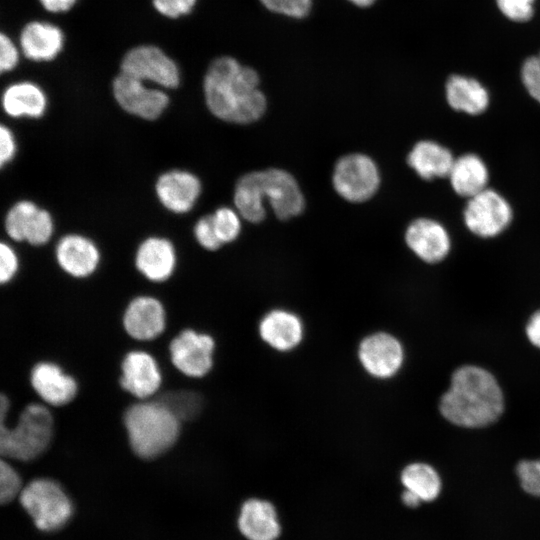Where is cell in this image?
I'll return each mask as SVG.
<instances>
[{
	"label": "cell",
	"mask_w": 540,
	"mask_h": 540,
	"mask_svg": "<svg viewBox=\"0 0 540 540\" xmlns=\"http://www.w3.org/2000/svg\"><path fill=\"white\" fill-rule=\"evenodd\" d=\"M259 84L255 69L230 56L218 57L210 63L203 81L207 107L227 122H254L264 114L267 105Z\"/></svg>",
	"instance_id": "1"
},
{
	"label": "cell",
	"mask_w": 540,
	"mask_h": 540,
	"mask_svg": "<svg viewBox=\"0 0 540 540\" xmlns=\"http://www.w3.org/2000/svg\"><path fill=\"white\" fill-rule=\"evenodd\" d=\"M441 415L453 425L479 429L495 423L504 411V396L488 370L464 365L456 369L439 403Z\"/></svg>",
	"instance_id": "2"
},
{
	"label": "cell",
	"mask_w": 540,
	"mask_h": 540,
	"mask_svg": "<svg viewBox=\"0 0 540 540\" xmlns=\"http://www.w3.org/2000/svg\"><path fill=\"white\" fill-rule=\"evenodd\" d=\"M265 198L279 219L296 216L304 208V198L296 180L284 170L254 171L237 182L234 203L246 220L258 223L265 218Z\"/></svg>",
	"instance_id": "3"
},
{
	"label": "cell",
	"mask_w": 540,
	"mask_h": 540,
	"mask_svg": "<svg viewBox=\"0 0 540 540\" xmlns=\"http://www.w3.org/2000/svg\"><path fill=\"white\" fill-rule=\"evenodd\" d=\"M124 425L132 450L143 459L165 453L176 442L180 430V421L158 400L129 407Z\"/></svg>",
	"instance_id": "4"
},
{
	"label": "cell",
	"mask_w": 540,
	"mask_h": 540,
	"mask_svg": "<svg viewBox=\"0 0 540 540\" xmlns=\"http://www.w3.org/2000/svg\"><path fill=\"white\" fill-rule=\"evenodd\" d=\"M53 434V419L40 404H29L21 412L16 426L7 427L0 419V453L21 461L38 457L48 447Z\"/></svg>",
	"instance_id": "5"
},
{
	"label": "cell",
	"mask_w": 540,
	"mask_h": 540,
	"mask_svg": "<svg viewBox=\"0 0 540 540\" xmlns=\"http://www.w3.org/2000/svg\"><path fill=\"white\" fill-rule=\"evenodd\" d=\"M22 507L43 531L61 528L72 514L71 502L61 486L51 479H35L20 492Z\"/></svg>",
	"instance_id": "6"
},
{
	"label": "cell",
	"mask_w": 540,
	"mask_h": 540,
	"mask_svg": "<svg viewBox=\"0 0 540 540\" xmlns=\"http://www.w3.org/2000/svg\"><path fill=\"white\" fill-rule=\"evenodd\" d=\"M463 218L471 233L481 238H493L510 225L513 210L503 195L486 188L468 199Z\"/></svg>",
	"instance_id": "7"
},
{
	"label": "cell",
	"mask_w": 540,
	"mask_h": 540,
	"mask_svg": "<svg viewBox=\"0 0 540 540\" xmlns=\"http://www.w3.org/2000/svg\"><path fill=\"white\" fill-rule=\"evenodd\" d=\"M333 186L336 192L350 202H363L371 198L380 184L376 164L363 154H349L335 165Z\"/></svg>",
	"instance_id": "8"
},
{
	"label": "cell",
	"mask_w": 540,
	"mask_h": 540,
	"mask_svg": "<svg viewBox=\"0 0 540 540\" xmlns=\"http://www.w3.org/2000/svg\"><path fill=\"white\" fill-rule=\"evenodd\" d=\"M357 357L362 369L371 377L387 380L402 368L404 348L400 340L386 331H374L359 342Z\"/></svg>",
	"instance_id": "9"
},
{
	"label": "cell",
	"mask_w": 540,
	"mask_h": 540,
	"mask_svg": "<svg viewBox=\"0 0 540 540\" xmlns=\"http://www.w3.org/2000/svg\"><path fill=\"white\" fill-rule=\"evenodd\" d=\"M121 73L164 88H176L180 82L176 63L160 48L141 45L130 49L122 58Z\"/></svg>",
	"instance_id": "10"
},
{
	"label": "cell",
	"mask_w": 540,
	"mask_h": 540,
	"mask_svg": "<svg viewBox=\"0 0 540 540\" xmlns=\"http://www.w3.org/2000/svg\"><path fill=\"white\" fill-rule=\"evenodd\" d=\"M112 90L124 111L145 120L157 119L169 103L162 90L148 88L143 81L121 72L114 78Z\"/></svg>",
	"instance_id": "11"
},
{
	"label": "cell",
	"mask_w": 540,
	"mask_h": 540,
	"mask_svg": "<svg viewBox=\"0 0 540 540\" xmlns=\"http://www.w3.org/2000/svg\"><path fill=\"white\" fill-rule=\"evenodd\" d=\"M169 349L174 366L189 377H203L212 369L215 340L209 334L184 330Z\"/></svg>",
	"instance_id": "12"
},
{
	"label": "cell",
	"mask_w": 540,
	"mask_h": 540,
	"mask_svg": "<svg viewBox=\"0 0 540 540\" xmlns=\"http://www.w3.org/2000/svg\"><path fill=\"white\" fill-rule=\"evenodd\" d=\"M257 332L261 341L273 351L289 353L302 344L305 325L297 313L276 308L260 318Z\"/></svg>",
	"instance_id": "13"
},
{
	"label": "cell",
	"mask_w": 540,
	"mask_h": 540,
	"mask_svg": "<svg viewBox=\"0 0 540 540\" xmlns=\"http://www.w3.org/2000/svg\"><path fill=\"white\" fill-rule=\"evenodd\" d=\"M405 242L418 258L429 264L444 260L451 249V238L447 229L430 218L412 221L406 229Z\"/></svg>",
	"instance_id": "14"
},
{
	"label": "cell",
	"mask_w": 540,
	"mask_h": 540,
	"mask_svg": "<svg viewBox=\"0 0 540 540\" xmlns=\"http://www.w3.org/2000/svg\"><path fill=\"white\" fill-rule=\"evenodd\" d=\"M155 191L160 203L167 210L183 214L195 205L201 193V183L190 172L171 170L159 176Z\"/></svg>",
	"instance_id": "15"
},
{
	"label": "cell",
	"mask_w": 540,
	"mask_h": 540,
	"mask_svg": "<svg viewBox=\"0 0 540 540\" xmlns=\"http://www.w3.org/2000/svg\"><path fill=\"white\" fill-rule=\"evenodd\" d=\"M55 255L62 270L76 278L91 275L100 261V253L94 242L79 234L62 237L57 243Z\"/></svg>",
	"instance_id": "16"
},
{
	"label": "cell",
	"mask_w": 540,
	"mask_h": 540,
	"mask_svg": "<svg viewBox=\"0 0 540 540\" xmlns=\"http://www.w3.org/2000/svg\"><path fill=\"white\" fill-rule=\"evenodd\" d=\"M123 324L131 337L138 340L153 339L164 330V308L161 302L153 297H137L125 310Z\"/></svg>",
	"instance_id": "17"
},
{
	"label": "cell",
	"mask_w": 540,
	"mask_h": 540,
	"mask_svg": "<svg viewBox=\"0 0 540 540\" xmlns=\"http://www.w3.org/2000/svg\"><path fill=\"white\" fill-rule=\"evenodd\" d=\"M122 387L138 398L154 394L161 383V374L154 358L143 351H133L122 362Z\"/></svg>",
	"instance_id": "18"
},
{
	"label": "cell",
	"mask_w": 540,
	"mask_h": 540,
	"mask_svg": "<svg viewBox=\"0 0 540 540\" xmlns=\"http://www.w3.org/2000/svg\"><path fill=\"white\" fill-rule=\"evenodd\" d=\"M135 265L139 272L154 282L167 280L176 266V251L165 238L150 237L138 247Z\"/></svg>",
	"instance_id": "19"
},
{
	"label": "cell",
	"mask_w": 540,
	"mask_h": 540,
	"mask_svg": "<svg viewBox=\"0 0 540 540\" xmlns=\"http://www.w3.org/2000/svg\"><path fill=\"white\" fill-rule=\"evenodd\" d=\"M31 384L45 402L54 406L69 403L77 393L75 380L49 362H41L33 367Z\"/></svg>",
	"instance_id": "20"
},
{
	"label": "cell",
	"mask_w": 540,
	"mask_h": 540,
	"mask_svg": "<svg viewBox=\"0 0 540 540\" xmlns=\"http://www.w3.org/2000/svg\"><path fill=\"white\" fill-rule=\"evenodd\" d=\"M20 46L28 59L50 61L63 47V34L52 24L33 21L23 27L20 33Z\"/></svg>",
	"instance_id": "21"
},
{
	"label": "cell",
	"mask_w": 540,
	"mask_h": 540,
	"mask_svg": "<svg viewBox=\"0 0 540 540\" xmlns=\"http://www.w3.org/2000/svg\"><path fill=\"white\" fill-rule=\"evenodd\" d=\"M455 158L445 146L432 141L417 142L408 154V165L425 180L448 177Z\"/></svg>",
	"instance_id": "22"
},
{
	"label": "cell",
	"mask_w": 540,
	"mask_h": 540,
	"mask_svg": "<svg viewBox=\"0 0 540 540\" xmlns=\"http://www.w3.org/2000/svg\"><path fill=\"white\" fill-rule=\"evenodd\" d=\"M238 525L241 533L249 540H275L280 533L274 506L256 498L243 504Z\"/></svg>",
	"instance_id": "23"
},
{
	"label": "cell",
	"mask_w": 540,
	"mask_h": 540,
	"mask_svg": "<svg viewBox=\"0 0 540 540\" xmlns=\"http://www.w3.org/2000/svg\"><path fill=\"white\" fill-rule=\"evenodd\" d=\"M448 178L453 191L469 199L488 188L489 171L478 155L466 153L455 158Z\"/></svg>",
	"instance_id": "24"
},
{
	"label": "cell",
	"mask_w": 540,
	"mask_h": 540,
	"mask_svg": "<svg viewBox=\"0 0 540 540\" xmlns=\"http://www.w3.org/2000/svg\"><path fill=\"white\" fill-rule=\"evenodd\" d=\"M446 100L449 106L459 112L478 115L489 105V94L486 88L476 79L452 75L445 86Z\"/></svg>",
	"instance_id": "25"
},
{
	"label": "cell",
	"mask_w": 540,
	"mask_h": 540,
	"mask_svg": "<svg viewBox=\"0 0 540 540\" xmlns=\"http://www.w3.org/2000/svg\"><path fill=\"white\" fill-rule=\"evenodd\" d=\"M2 106L11 117H41L47 106L44 92L31 82H19L8 86L2 95Z\"/></svg>",
	"instance_id": "26"
},
{
	"label": "cell",
	"mask_w": 540,
	"mask_h": 540,
	"mask_svg": "<svg viewBox=\"0 0 540 540\" xmlns=\"http://www.w3.org/2000/svg\"><path fill=\"white\" fill-rule=\"evenodd\" d=\"M402 485L422 502L435 500L442 488L438 472L429 464L414 462L406 465L400 475Z\"/></svg>",
	"instance_id": "27"
},
{
	"label": "cell",
	"mask_w": 540,
	"mask_h": 540,
	"mask_svg": "<svg viewBox=\"0 0 540 540\" xmlns=\"http://www.w3.org/2000/svg\"><path fill=\"white\" fill-rule=\"evenodd\" d=\"M165 407L181 422L200 415L204 399L200 393L190 390L168 391L158 398Z\"/></svg>",
	"instance_id": "28"
},
{
	"label": "cell",
	"mask_w": 540,
	"mask_h": 540,
	"mask_svg": "<svg viewBox=\"0 0 540 540\" xmlns=\"http://www.w3.org/2000/svg\"><path fill=\"white\" fill-rule=\"evenodd\" d=\"M39 207L29 200L15 203L5 217V231L15 241H25L29 226Z\"/></svg>",
	"instance_id": "29"
},
{
	"label": "cell",
	"mask_w": 540,
	"mask_h": 540,
	"mask_svg": "<svg viewBox=\"0 0 540 540\" xmlns=\"http://www.w3.org/2000/svg\"><path fill=\"white\" fill-rule=\"evenodd\" d=\"M216 233L222 243L235 240L241 230L238 214L231 208L221 207L212 214Z\"/></svg>",
	"instance_id": "30"
},
{
	"label": "cell",
	"mask_w": 540,
	"mask_h": 540,
	"mask_svg": "<svg viewBox=\"0 0 540 540\" xmlns=\"http://www.w3.org/2000/svg\"><path fill=\"white\" fill-rule=\"evenodd\" d=\"M54 230L53 219L48 211L39 208L28 229L25 241L40 246L47 243Z\"/></svg>",
	"instance_id": "31"
},
{
	"label": "cell",
	"mask_w": 540,
	"mask_h": 540,
	"mask_svg": "<svg viewBox=\"0 0 540 540\" xmlns=\"http://www.w3.org/2000/svg\"><path fill=\"white\" fill-rule=\"evenodd\" d=\"M516 474L522 489L540 497V459H524L518 462Z\"/></svg>",
	"instance_id": "32"
},
{
	"label": "cell",
	"mask_w": 540,
	"mask_h": 540,
	"mask_svg": "<svg viewBox=\"0 0 540 540\" xmlns=\"http://www.w3.org/2000/svg\"><path fill=\"white\" fill-rule=\"evenodd\" d=\"M269 11L296 19L305 18L312 8V0H259Z\"/></svg>",
	"instance_id": "33"
},
{
	"label": "cell",
	"mask_w": 540,
	"mask_h": 540,
	"mask_svg": "<svg viewBox=\"0 0 540 540\" xmlns=\"http://www.w3.org/2000/svg\"><path fill=\"white\" fill-rule=\"evenodd\" d=\"M21 479L15 469L4 460L0 462V501L8 503L21 492Z\"/></svg>",
	"instance_id": "34"
},
{
	"label": "cell",
	"mask_w": 540,
	"mask_h": 540,
	"mask_svg": "<svg viewBox=\"0 0 540 540\" xmlns=\"http://www.w3.org/2000/svg\"><path fill=\"white\" fill-rule=\"evenodd\" d=\"M521 78L530 96L540 103V54L523 63Z\"/></svg>",
	"instance_id": "35"
},
{
	"label": "cell",
	"mask_w": 540,
	"mask_h": 540,
	"mask_svg": "<svg viewBox=\"0 0 540 540\" xmlns=\"http://www.w3.org/2000/svg\"><path fill=\"white\" fill-rule=\"evenodd\" d=\"M194 236L197 242L207 250H217L223 244L216 233L212 215H206L197 221Z\"/></svg>",
	"instance_id": "36"
},
{
	"label": "cell",
	"mask_w": 540,
	"mask_h": 540,
	"mask_svg": "<svg viewBox=\"0 0 540 540\" xmlns=\"http://www.w3.org/2000/svg\"><path fill=\"white\" fill-rule=\"evenodd\" d=\"M500 11L510 20L524 22L533 15L534 0H496Z\"/></svg>",
	"instance_id": "37"
},
{
	"label": "cell",
	"mask_w": 540,
	"mask_h": 540,
	"mask_svg": "<svg viewBox=\"0 0 540 540\" xmlns=\"http://www.w3.org/2000/svg\"><path fill=\"white\" fill-rule=\"evenodd\" d=\"M18 257L12 247L2 242L0 245V281L9 282L18 270Z\"/></svg>",
	"instance_id": "38"
},
{
	"label": "cell",
	"mask_w": 540,
	"mask_h": 540,
	"mask_svg": "<svg viewBox=\"0 0 540 540\" xmlns=\"http://www.w3.org/2000/svg\"><path fill=\"white\" fill-rule=\"evenodd\" d=\"M196 0H153L155 9L169 18H177L191 12Z\"/></svg>",
	"instance_id": "39"
},
{
	"label": "cell",
	"mask_w": 540,
	"mask_h": 540,
	"mask_svg": "<svg viewBox=\"0 0 540 540\" xmlns=\"http://www.w3.org/2000/svg\"><path fill=\"white\" fill-rule=\"evenodd\" d=\"M18 62V52L11 39L4 33L0 34V71L12 70Z\"/></svg>",
	"instance_id": "40"
},
{
	"label": "cell",
	"mask_w": 540,
	"mask_h": 540,
	"mask_svg": "<svg viewBox=\"0 0 540 540\" xmlns=\"http://www.w3.org/2000/svg\"><path fill=\"white\" fill-rule=\"evenodd\" d=\"M0 164L3 167L9 163L16 153V141L11 130L2 125L0 128Z\"/></svg>",
	"instance_id": "41"
},
{
	"label": "cell",
	"mask_w": 540,
	"mask_h": 540,
	"mask_svg": "<svg viewBox=\"0 0 540 540\" xmlns=\"http://www.w3.org/2000/svg\"><path fill=\"white\" fill-rule=\"evenodd\" d=\"M525 330L530 343L540 349V310L530 317Z\"/></svg>",
	"instance_id": "42"
},
{
	"label": "cell",
	"mask_w": 540,
	"mask_h": 540,
	"mask_svg": "<svg viewBox=\"0 0 540 540\" xmlns=\"http://www.w3.org/2000/svg\"><path fill=\"white\" fill-rule=\"evenodd\" d=\"M41 5L49 12H63L69 10L76 0H39Z\"/></svg>",
	"instance_id": "43"
},
{
	"label": "cell",
	"mask_w": 540,
	"mask_h": 540,
	"mask_svg": "<svg viewBox=\"0 0 540 540\" xmlns=\"http://www.w3.org/2000/svg\"><path fill=\"white\" fill-rule=\"evenodd\" d=\"M402 501L406 506L411 507V508H415L419 506L422 502L419 497H417L414 493L406 489L402 493Z\"/></svg>",
	"instance_id": "44"
},
{
	"label": "cell",
	"mask_w": 540,
	"mask_h": 540,
	"mask_svg": "<svg viewBox=\"0 0 540 540\" xmlns=\"http://www.w3.org/2000/svg\"><path fill=\"white\" fill-rule=\"evenodd\" d=\"M354 5L361 7V8H367L371 6L376 0H348Z\"/></svg>",
	"instance_id": "45"
}]
</instances>
